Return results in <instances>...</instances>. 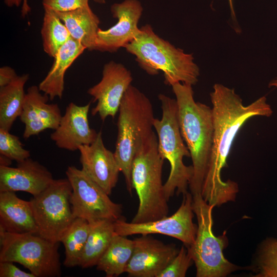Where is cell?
<instances>
[{"instance_id": "6da1fadb", "label": "cell", "mask_w": 277, "mask_h": 277, "mask_svg": "<svg viewBox=\"0 0 277 277\" xmlns=\"http://www.w3.org/2000/svg\"><path fill=\"white\" fill-rule=\"evenodd\" d=\"M210 96L214 128L213 145L201 195L215 207L234 201L239 191L235 182L222 179L221 171L226 166L227 157L240 129L249 118L269 117L273 111L265 96L244 105L234 89L221 84L214 85Z\"/></svg>"}, {"instance_id": "7a4b0ae2", "label": "cell", "mask_w": 277, "mask_h": 277, "mask_svg": "<svg viewBox=\"0 0 277 277\" xmlns=\"http://www.w3.org/2000/svg\"><path fill=\"white\" fill-rule=\"evenodd\" d=\"M171 87L177 104L181 135L192 162L193 175L189 188L192 195L201 194L213 145L212 108L195 101L191 85L177 83Z\"/></svg>"}, {"instance_id": "3957f363", "label": "cell", "mask_w": 277, "mask_h": 277, "mask_svg": "<svg viewBox=\"0 0 277 277\" xmlns=\"http://www.w3.org/2000/svg\"><path fill=\"white\" fill-rule=\"evenodd\" d=\"M124 48L135 56L138 66L148 74L155 75L162 71L167 85L182 83L193 86L198 82L200 69L192 54L160 37L149 24L140 28L136 37Z\"/></svg>"}, {"instance_id": "277c9868", "label": "cell", "mask_w": 277, "mask_h": 277, "mask_svg": "<svg viewBox=\"0 0 277 277\" xmlns=\"http://www.w3.org/2000/svg\"><path fill=\"white\" fill-rule=\"evenodd\" d=\"M118 112L114 153L124 176L127 189L131 194L133 189V162L138 149L154 132L155 118L149 99L131 85L123 97Z\"/></svg>"}, {"instance_id": "5b68a950", "label": "cell", "mask_w": 277, "mask_h": 277, "mask_svg": "<svg viewBox=\"0 0 277 277\" xmlns=\"http://www.w3.org/2000/svg\"><path fill=\"white\" fill-rule=\"evenodd\" d=\"M158 151L155 132L138 149L132 168V183L138 198V207L131 222L145 223L168 216V200L162 184L164 162Z\"/></svg>"}, {"instance_id": "8992f818", "label": "cell", "mask_w": 277, "mask_h": 277, "mask_svg": "<svg viewBox=\"0 0 277 277\" xmlns=\"http://www.w3.org/2000/svg\"><path fill=\"white\" fill-rule=\"evenodd\" d=\"M158 98L162 114L161 119L155 118L153 127L157 135L158 151L170 165L168 177L164 184L165 195L169 201L175 193L179 195L188 192L193 168L183 162L184 157H190V154L181 135L176 100L163 94H160Z\"/></svg>"}, {"instance_id": "52a82bcc", "label": "cell", "mask_w": 277, "mask_h": 277, "mask_svg": "<svg viewBox=\"0 0 277 277\" xmlns=\"http://www.w3.org/2000/svg\"><path fill=\"white\" fill-rule=\"evenodd\" d=\"M192 207L197 227L194 242L187 248L196 269V277H223L242 269L224 256L225 234L216 236L212 231L213 205L208 204L201 194L192 195Z\"/></svg>"}, {"instance_id": "ba28073f", "label": "cell", "mask_w": 277, "mask_h": 277, "mask_svg": "<svg viewBox=\"0 0 277 277\" xmlns=\"http://www.w3.org/2000/svg\"><path fill=\"white\" fill-rule=\"evenodd\" d=\"M59 243L35 233H14L0 229V262L17 263L35 277L61 275Z\"/></svg>"}, {"instance_id": "9c48e42d", "label": "cell", "mask_w": 277, "mask_h": 277, "mask_svg": "<svg viewBox=\"0 0 277 277\" xmlns=\"http://www.w3.org/2000/svg\"><path fill=\"white\" fill-rule=\"evenodd\" d=\"M72 189L67 178L53 180L30 200L37 234L54 243L61 240L76 219L70 198Z\"/></svg>"}, {"instance_id": "30bf717a", "label": "cell", "mask_w": 277, "mask_h": 277, "mask_svg": "<svg viewBox=\"0 0 277 277\" xmlns=\"http://www.w3.org/2000/svg\"><path fill=\"white\" fill-rule=\"evenodd\" d=\"M66 174L72 189L70 203L76 218H82L90 223L125 219L122 215V205L113 202L109 195L82 169L70 166Z\"/></svg>"}, {"instance_id": "8fae6325", "label": "cell", "mask_w": 277, "mask_h": 277, "mask_svg": "<svg viewBox=\"0 0 277 277\" xmlns=\"http://www.w3.org/2000/svg\"><path fill=\"white\" fill-rule=\"evenodd\" d=\"M183 195L181 206L172 215L140 223L127 222L125 219L118 220L114 222L115 234L125 236L161 234L176 239L186 247H189L194 242L197 226L193 222L194 213L192 195L188 192Z\"/></svg>"}, {"instance_id": "7c38bea8", "label": "cell", "mask_w": 277, "mask_h": 277, "mask_svg": "<svg viewBox=\"0 0 277 277\" xmlns=\"http://www.w3.org/2000/svg\"><path fill=\"white\" fill-rule=\"evenodd\" d=\"M132 80L130 71L123 64L113 61L105 64L101 80L87 91L93 102H97L91 114H98L103 122L109 116L114 118Z\"/></svg>"}, {"instance_id": "4fadbf2b", "label": "cell", "mask_w": 277, "mask_h": 277, "mask_svg": "<svg viewBox=\"0 0 277 277\" xmlns=\"http://www.w3.org/2000/svg\"><path fill=\"white\" fill-rule=\"evenodd\" d=\"M143 10L137 0H125L112 5V15L117 22L107 30L99 29L94 50L115 52L131 42L140 31L138 24Z\"/></svg>"}, {"instance_id": "5bb4252c", "label": "cell", "mask_w": 277, "mask_h": 277, "mask_svg": "<svg viewBox=\"0 0 277 277\" xmlns=\"http://www.w3.org/2000/svg\"><path fill=\"white\" fill-rule=\"evenodd\" d=\"M134 248L125 272L131 277H157L178 253L173 244H165L149 234L133 240Z\"/></svg>"}, {"instance_id": "9a60e30c", "label": "cell", "mask_w": 277, "mask_h": 277, "mask_svg": "<svg viewBox=\"0 0 277 277\" xmlns=\"http://www.w3.org/2000/svg\"><path fill=\"white\" fill-rule=\"evenodd\" d=\"M82 170L110 195L118 182L121 172L114 152L105 146L102 131L90 145L79 149Z\"/></svg>"}, {"instance_id": "2e32d148", "label": "cell", "mask_w": 277, "mask_h": 277, "mask_svg": "<svg viewBox=\"0 0 277 277\" xmlns=\"http://www.w3.org/2000/svg\"><path fill=\"white\" fill-rule=\"evenodd\" d=\"M90 104L78 106L71 102L67 106L58 127L50 134L58 148L75 151L95 140L98 132L90 128L88 120Z\"/></svg>"}, {"instance_id": "e0dca14e", "label": "cell", "mask_w": 277, "mask_h": 277, "mask_svg": "<svg viewBox=\"0 0 277 277\" xmlns=\"http://www.w3.org/2000/svg\"><path fill=\"white\" fill-rule=\"evenodd\" d=\"M53 180L46 167L30 157L17 162L16 167L0 166V192L22 191L36 196Z\"/></svg>"}, {"instance_id": "ac0fdd59", "label": "cell", "mask_w": 277, "mask_h": 277, "mask_svg": "<svg viewBox=\"0 0 277 277\" xmlns=\"http://www.w3.org/2000/svg\"><path fill=\"white\" fill-rule=\"evenodd\" d=\"M49 99L48 95L41 93L38 86L28 88L19 116L25 126L24 139L47 129L54 130L58 127L62 117L61 109L57 104H48Z\"/></svg>"}, {"instance_id": "d6986e66", "label": "cell", "mask_w": 277, "mask_h": 277, "mask_svg": "<svg viewBox=\"0 0 277 277\" xmlns=\"http://www.w3.org/2000/svg\"><path fill=\"white\" fill-rule=\"evenodd\" d=\"M0 229L10 233L37 234L30 201L21 199L14 191L0 192Z\"/></svg>"}, {"instance_id": "ffe728a7", "label": "cell", "mask_w": 277, "mask_h": 277, "mask_svg": "<svg viewBox=\"0 0 277 277\" xmlns=\"http://www.w3.org/2000/svg\"><path fill=\"white\" fill-rule=\"evenodd\" d=\"M85 49L80 42L71 38L58 50L49 71L38 86L49 100L62 97L66 71Z\"/></svg>"}, {"instance_id": "44dd1931", "label": "cell", "mask_w": 277, "mask_h": 277, "mask_svg": "<svg viewBox=\"0 0 277 277\" xmlns=\"http://www.w3.org/2000/svg\"><path fill=\"white\" fill-rule=\"evenodd\" d=\"M55 12L71 38L80 42L86 49L94 50L100 21L89 5L69 12Z\"/></svg>"}, {"instance_id": "7402d4cb", "label": "cell", "mask_w": 277, "mask_h": 277, "mask_svg": "<svg viewBox=\"0 0 277 277\" xmlns=\"http://www.w3.org/2000/svg\"><path fill=\"white\" fill-rule=\"evenodd\" d=\"M29 74L18 76L8 85L0 88V129L10 131L22 111L26 93L24 86Z\"/></svg>"}, {"instance_id": "603a6c76", "label": "cell", "mask_w": 277, "mask_h": 277, "mask_svg": "<svg viewBox=\"0 0 277 277\" xmlns=\"http://www.w3.org/2000/svg\"><path fill=\"white\" fill-rule=\"evenodd\" d=\"M91 227L81 258L79 266H96L115 234L114 221L102 220L91 223Z\"/></svg>"}, {"instance_id": "cb8c5ba5", "label": "cell", "mask_w": 277, "mask_h": 277, "mask_svg": "<svg viewBox=\"0 0 277 277\" xmlns=\"http://www.w3.org/2000/svg\"><path fill=\"white\" fill-rule=\"evenodd\" d=\"M134 241L125 236L115 234L107 250L98 260L96 269L106 277L118 276L125 272L131 258Z\"/></svg>"}, {"instance_id": "d4e9b609", "label": "cell", "mask_w": 277, "mask_h": 277, "mask_svg": "<svg viewBox=\"0 0 277 277\" xmlns=\"http://www.w3.org/2000/svg\"><path fill=\"white\" fill-rule=\"evenodd\" d=\"M91 227V223L76 217L61 240L65 247L64 265L71 268L79 264L82 254Z\"/></svg>"}, {"instance_id": "484cf974", "label": "cell", "mask_w": 277, "mask_h": 277, "mask_svg": "<svg viewBox=\"0 0 277 277\" xmlns=\"http://www.w3.org/2000/svg\"><path fill=\"white\" fill-rule=\"evenodd\" d=\"M45 13L41 35L45 52L54 57L60 48L71 38L66 26L57 13L48 8H44Z\"/></svg>"}, {"instance_id": "4316f807", "label": "cell", "mask_w": 277, "mask_h": 277, "mask_svg": "<svg viewBox=\"0 0 277 277\" xmlns=\"http://www.w3.org/2000/svg\"><path fill=\"white\" fill-rule=\"evenodd\" d=\"M255 276L277 277V240L268 239L262 244L255 266Z\"/></svg>"}, {"instance_id": "83f0119b", "label": "cell", "mask_w": 277, "mask_h": 277, "mask_svg": "<svg viewBox=\"0 0 277 277\" xmlns=\"http://www.w3.org/2000/svg\"><path fill=\"white\" fill-rule=\"evenodd\" d=\"M0 154L17 162L30 156V151L24 148L19 138L3 129H0Z\"/></svg>"}, {"instance_id": "f1b7e54d", "label": "cell", "mask_w": 277, "mask_h": 277, "mask_svg": "<svg viewBox=\"0 0 277 277\" xmlns=\"http://www.w3.org/2000/svg\"><path fill=\"white\" fill-rule=\"evenodd\" d=\"M193 262L187 248L183 245L178 253L157 277H185Z\"/></svg>"}, {"instance_id": "f546056e", "label": "cell", "mask_w": 277, "mask_h": 277, "mask_svg": "<svg viewBox=\"0 0 277 277\" xmlns=\"http://www.w3.org/2000/svg\"><path fill=\"white\" fill-rule=\"evenodd\" d=\"M44 8L55 12H69L89 5V0H43Z\"/></svg>"}, {"instance_id": "4dcf8cb0", "label": "cell", "mask_w": 277, "mask_h": 277, "mask_svg": "<svg viewBox=\"0 0 277 277\" xmlns=\"http://www.w3.org/2000/svg\"><path fill=\"white\" fill-rule=\"evenodd\" d=\"M0 277H35L31 272H25L17 267L13 262H0Z\"/></svg>"}, {"instance_id": "1f68e13d", "label": "cell", "mask_w": 277, "mask_h": 277, "mask_svg": "<svg viewBox=\"0 0 277 277\" xmlns=\"http://www.w3.org/2000/svg\"><path fill=\"white\" fill-rule=\"evenodd\" d=\"M15 70L9 66H3L0 68V88L5 87L12 82L16 77Z\"/></svg>"}, {"instance_id": "d6a6232c", "label": "cell", "mask_w": 277, "mask_h": 277, "mask_svg": "<svg viewBox=\"0 0 277 277\" xmlns=\"http://www.w3.org/2000/svg\"><path fill=\"white\" fill-rule=\"evenodd\" d=\"M22 4L21 14L23 17H25L30 12L31 8L28 3V0H23Z\"/></svg>"}, {"instance_id": "836d02e7", "label": "cell", "mask_w": 277, "mask_h": 277, "mask_svg": "<svg viewBox=\"0 0 277 277\" xmlns=\"http://www.w3.org/2000/svg\"><path fill=\"white\" fill-rule=\"evenodd\" d=\"M12 160L8 157L0 155V166H9L11 164Z\"/></svg>"}, {"instance_id": "e575fe53", "label": "cell", "mask_w": 277, "mask_h": 277, "mask_svg": "<svg viewBox=\"0 0 277 277\" xmlns=\"http://www.w3.org/2000/svg\"><path fill=\"white\" fill-rule=\"evenodd\" d=\"M4 2L8 7L14 6L18 7L23 2V0H4Z\"/></svg>"}, {"instance_id": "d590c367", "label": "cell", "mask_w": 277, "mask_h": 277, "mask_svg": "<svg viewBox=\"0 0 277 277\" xmlns=\"http://www.w3.org/2000/svg\"><path fill=\"white\" fill-rule=\"evenodd\" d=\"M268 86L270 88H274L277 90V76L270 82Z\"/></svg>"}, {"instance_id": "8d00e7d4", "label": "cell", "mask_w": 277, "mask_h": 277, "mask_svg": "<svg viewBox=\"0 0 277 277\" xmlns=\"http://www.w3.org/2000/svg\"><path fill=\"white\" fill-rule=\"evenodd\" d=\"M229 1L230 6L231 13L232 19L233 20H236L235 15L234 11L233 9V6L232 5V0H229Z\"/></svg>"}, {"instance_id": "74e56055", "label": "cell", "mask_w": 277, "mask_h": 277, "mask_svg": "<svg viewBox=\"0 0 277 277\" xmlns=\"http://www.w3.org/2000/svg\"><path fill=\"white\" fill-rule=\"evenodd\" d=\"M95 3L98 4H104L106 3V0H93Z\"/></svg>"}]
</instances>
